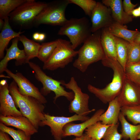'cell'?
Segmentation results:
<instances>
[{
    "label": "cell",
    "mask_w": 140,
    "mask_h": 140,
    "mask_svg": "<svg viewBox=\"0 0 140 140\" xmlns=\"http://www.w3.org/2000/svg\"><path fill=\"white\" fill-rule=\"evenodd\" d=\"M134 43H140V32L136 36L134 42Z\"/></svg>",
    "instance_id": "cell-40"
},
{
    "label": "cell",
    "mask_w": 140,
    "mask_h": 140,
    "mask_svg": "<svg viewBox=\"0 0 140 140\" xmlns=\"http://www.w3.org/2000/svg\"><path fill=\"white\" fill-rule=\"evenodd\" d=\"M121 112L134 125L140 124V106H122Z\"/></svg>",
    "instance_id": "cell-29"
},
{
    "label": "cell",
    "mask_w": 140,
    "mask_h": 140,
    "mask_svg": "<svg viewBox=\"0 0 140 140\" xmlns=\"http://www.w3.org/2000/svg\"><path fill=\"white\" fill-rule=\"evenodd\" d=\"M0 140H11L8 133L0 130Z\"/></svg>",
    "instance_id": "cell-36"
},
{
    "label": "cell",
    "mask_w": 140,
    "mask_h": 140,
    "mask_svg": "<svg viewBox=\"0 0 140 140\" xmlns=\"http://www.w3.org/2000/svg\"><path fill=\"white\" fill-rule=\"evenodd\" d=\"M9 85L5 80L0 82V114L5 116H23L17 108L9 89Z\"/></svg>",
    "instance_id": "cell-13"
},
{
    "label": "cell",
    "mask_w": 140,
    "mask_h": 140,
    "mask_svg": "<svg viewBox=\"0 0 140 140\" xmlns=\"http://www.w3.org/2000/svg\"><path fill=\"white\" fill-rule=\"evenodd\" d=\"M137 140L140 139V134L139 135L137 136Z\"/></svg>",
    "instance_id": "cell-43"
},
{
    "label": "cell",
    "mask_w": 140,
    "mask_h": 140,
    "mask_svg": "<svg viewBox=\"0 0 140 140\" xmlns=\"http://www.w3.org/2000/svg\"><path fill=\"white\" fill-rule=\"evenodd\" d=\"M47 4L34 0H27L10 14L9 19L21 26L31 25Z\"/></svg>",
    "instance_id": "cell-8"
},
{
    "label": "cell",
    "mask_w": 140,
    "mask_h": 140,
    "mask_svg": "<svg viewBox=\"0 0 140 140\" xmlns=\"http://www.w3.org/2000/svg\"><path fill=\"white\" fill-rule=\"evenodd\" d=\"M97 31L91 34L78 51V57L73 66L82 73L85 72L91 64L105 57L100 40V34Z\"/></svg>",
    "instance_id": "cell-3"
},
{
    "label": "cell",
    "mask_w": 140,
    "mask_h": 140,
    "mask_svg": "<svg viewBox=\"0 0 140 140\" xmlns=\"http://www.w3.org/2000/svg\"><path fill=\"white\" fill-rule=\"evenodd\" d=\"M108 103L107 110L100 116L99 121L107 125L116 124L119 123V116L122 107L117 97Z\"/></svg>",
    "instance_id": "cell-19"
},
{
    "label": "cell",
    "mask_w": 140,
    "mask_h": 140,
    "mask_svg": "<svg viewBox=\"0 0 140 140\" xmlns=\"http://www.w3.org/2000/svg\"><path fill=\"white\" fill-rule=\"evenodd\" d=\"M124 71L127 77L136 82H140V62L127 64Z\"/></svg>",
    "instance_id": "cell-30"
},
{
    "label": "cell",
    "mask_w": 140,
    "mask_h": 140,
    "mask_svg": "<svg viewBox=\"0 0 140 140\" xmlns=\"http://www.w3.org/2000/svg\"><path fill=\"white\" fill-rule=\"evenodd\" d=\"M57 45L52 54L44 63L43 69L50 71L64 68L72 62L78 54V51L73 49L71 42L61 39H58Z\"/></svg>",
    "instance_id": "cell-7"
},
{
    "label": "cell",
    "mask_w": 140,
    "mask_h": 140,
    "mask_svg": "<svg viewBox=\"0 0 140 140\" xmlns=\"http://www.w3.org/2000/svg\"><path fill=\"white\" fill-rule=\"evenodd\" d=\"M45 35L43 33H40L39 34V41H43L45 38Z\"/></svg>",
    "instance_id": "cell-41"
},
{
    "label": "cell",
    "mask_w": 140,
    "mask_h": 140,
    "mask_svg": "<svg viewBox=\"0 0 140 140\" xmlns=\"http://www.w3.org/2000/svg\"><path fill=\"white\" fill-rule=\"evenodd\" d=\"M140 62V43L130 44L128 50L127 64Z\"/></svg>",
    "instance_id": "cell-33"
},
{
    "label": "cell",
    "mask_w": 140,
    "mask_h": 140,
    "mask_svg": "<svg viewBox=\"0 0 140 140\" xmlns=\"http://www.w3.org/2000/svg\"><path fill=\"white\" fill-rule=\"evenodd\" d=\"M27 0H0V19H4Z\"/></svg>",
    "instance_id": "cell-27"
},
{
    "label": "cell",
    "mask_w": 140,
    "mask_h": 140,
    "mask_svg": "<svg viewBox=\"0 0 140 140\" xmlns=\"http://www.w3.org/2000/svg\"><path fill=\"white\" fill-rule=\"evenodd\" d=\"M9 89L17 108L38 130L40 123L45 119L44 104L34 98L22 94L13 80L9 85Z\"/></svg>",
    "instance_id": "cell-2"
},
{
    "label": "cell",
    "mask_w": 140,
    "mask_h": 140,
    "mask_svg": "<svg viewBox=\"0 0 140 140\" xmlns=\"http://www.w3.org/2000/svg\"><path fill=\"white\" fill-rule=\"evenodd\" d=\"M117 97L121 107L140 106V85L126 76Z\"/></svg>",
    "instance_id": "cell-12"
},
{
    "label": "cell",
    "mask_w": 140,
    "mask_h": 140,
    "mask_svg": "<svg viewBox=\"0 0 140 140\" xmlns=\"http://www.w3.org/2000/svg\"><path fill=\"white\" fill-rule=\"evenodd\" d=\"M104 112V109H100L97 110L91 117L82 123L75 124L71 122L67 123L63 128V138L71 136H74L75 137L82 136L83 131L87 127L100 121V117Z\"/></svg>",
    "instance_id": "cell-16"
},
{
    "label": "cell",
    "mask_w": 140,
    "mask_h": 140,
    "mask_svg": "<svg viewBox=\"0 0 140 140\" xmlns=\"http://www.w3.org/2000/svg\"><path fill=\"white\" fill-rule=\"evenodd\" d=\"M115 38L117 60L124 70L127 64L128 50L130 43L122 38L116 37Z\"/></svg>",
    "instance_id": "cell-25"
},
{
    "label": "cell",
    "mask_w": 140,
    "mask_h": 140,
    "mask_svg": "<svg viewBox=\"0 0 140 140\" xmlns=\"http://www.w3.org/2000/svg\"><path fill=\"white\" fill-rule=\"evenodd\" d=\"M139 83V84L140 85V82L139 83Z\"/></svg>",
    "instance_id": "cell-45"
},
{
    "label": "cell",
    "mask_w": 140,
    "mask_h": 140,
    "mask_svg": "<svg viewBox=\"0 0 140 140\" xmlns=\"http://www.w3.org/2000/svg\"><path fill=\"white\" fill-rule=\"evenodd\" d=\"M100 40L106 57L117 61L115 37L108 31L107 27L102 30Z\"/></svg>",
    "instance_id": "cell-20"
},
{
    "label": "cell",
    "mask_w": 140,
    "mask_h": 140,
    "mask_svg": "<svg viewBox=\"0 0 140 140\" xmlns=\"http://www.w3.org/2000/svg\"><path fill=\"white\" fill-rule=\"evenodd\" d=\"M103 65L113 71L112 81L105 87L100 88L89 84L87 89L102 102L107 104L117 97L123 87L126 76L124 70L117 61L105 57L101 60Z\"/></svg>",
    "instance_id": "cell-1"
},
{
    "label": "cell",
    "mask_w": 140,
    "mask_h": 140,
    "mask_svg": "<svg viewBox=\"0 0 140 140\" xmlns=\"http://www.w3.org/2000/svg\"><path fill=\"white\" fill-rule=\"evenodd\" d=\"M69 3L75 4L81 7L85 14L90 16L97 2L93 0H68Z\"/></svg>",
    "instance_id": "cell-32"
},
{
    "label": "cell",
    "mask_w": 140,
    "mask_h": 140,
    "mask_svg": "<svg viewBox=\"0 0 140 140\" xmlns=\"http://www.w3.org/2000/svg\"><path fill=\"white\" fill-rule=\"evenodd\" d=\"M0 123L21 130L28 136H31L38 132V130L31 122L23 116H5L0 115Z\"/></svg>",
    "instance_id": "cell-17"
},
{
    "label": "cell",
    "mask_w": 140,
    "mask_h": 140,
    "mask_svg": "<svg viewBox=\"0 0 140 140\" xmlns=\"http://www.w3.org/2000/svg\"><path fill=\"white\" fill-rule=\"evenodd\" d=\"M102 3L110 8L112 18L122 25L127 24L133 20V16L124 11L121 0H103Z\"/></svg>",
    "instance_id": "cell-18"
},
{
    "label": "cell",
    "mask_w": 140,
    "mask_h": 140,
    "mask_svg": "<svg viewBox=\"0 0 140 140\" xmlns=\"http://www.w3.org/2000/svg\"><path fill=\"white\" fill-rule=\"evenodd\" d=\"M28 64L34 72L36 79L42 84L43 87L40 91L43 96L47 95L51 91L53 92L55 95L53 98L54 103L57 99L61 96L65 97L70 101L73 99V92L66 91L62 86L65 83L64 80H56L47 75L38 65L30 61Z\"/></svg>",
    "instance_id": "cell-5"
},
{
    "label": "cell",
    "mask_w": 140,
    "mask_h": 140,
    "mask_svg": "<svg viewBox=\"0 0 140 140\" xmlns=\"http://www.w3.org/2000/svg\"><path fill=\"white\" fill-rule=\"evenodd\" d=\"M132 16L137 17H140V11L138 9H134L132 12Z\"/></svg>",
    "instance_id": "cell-38"
},
{
    "label": "cell",
    "mask_w": 140,
    "mask_h": 140,
    "mask_svg": "<svg viewBox=\"0 0 140 140\" xmlns=\"http://www.w3.org/2000/svg\"><path fill=\"white\" fill-rule=\"evenodd\" d=\"M18 37L19 40L22 43L24 47V50L26 57V63L31 59L37 57L41 45L30 39L24 35H20Z\"/></svg>",
    "instance_id": "cell-24"
},
{
    "label": "cell",
    "mask_w": 140,
    "mask_h": 140,
    "mask_svg": "<svg viewBox=\"0 0 140 140\" xmlns=\"http://www.w3.org/2000/svg\"><path fill=\"white\" fill-rule=\"evenodd\" d=\"M62 86L72 90L74 93V98L70 101L69 106L70 113L87 116L95 110L94 109L90 110L89 109L88 104L89 96L82 92L74 77H71L68 82L65 83Z\"/></svg>",
    "instance_id": "cell-9"
},
{
    "label": "cell",
    "mask_w": 140,
    "mask_h": 140,
    "mask_svg": "<svg viewBox=\"0 0 140 140\" xmlns=\"http://www.w3.org/2000/svg\"><path fill=\"white\" fill-rule=\"evenodd\" d=\"M0 130L9 134L14 140H31V136L27 135L23 131L9 127L0 123Z\"/></svg>",
    "instance_id": "cell-31"
},
{
    "label": "cell",
    "mask_w": 140,
    "mask_h": 140,
    "mask_svg": "<svg viewBox=\"0 0 140 140\" xmlns=\"http://www.w3.org/2000/svg\"><path fill=\"white\" fill-rule=\"evenodd\" d=\"M124 12L128 15H132V12L137 5L133 4L130 0H124L122 2Z\"/></svg>",
    "instance_id": "cell-35"
},
{
    "label": "cell",
    "mask_w": 140,
    "mask_h": 140,
    "mask_svg": "<svg viewBox=\"0 0 140 140\" xmlns=\"http://www.w3.org/2000/svg\"><path fill=\"white\" fill-rule=\"evenodd\" d=\"M40 33L38 32H36L33 35L32 37L33 39L36 40H38Z\"/></svg>",
    "instance_id": "cell-39"
},
{
    "label": "cell",
    "mask_w": 140,
    "mask_h": 140,
    "mask_svg": "<svg viewBox=\"0 0 140 140\" xmlns=\"http://www.w3.org/2000/svg\"><path fill=\"white\" fill-rule=\"evenodd\" d=\"M111 125L104 124L98 121L87 127L85 130V134L92 140H101L107 129Z\"/></svg>",
    "instance_id": "cell-26"
},
{
    "label": "cell",
    "mask_w": 140,
    "mask_h": 140,
    "mask_svg": "<svg viewBox=\"0 0 140 140\" xmlns=\"http://www.w3.org/2000/svg\"><path fill=\"white\" fill-rule=\"evenodd\" d=\"M5 72L13 79L17 84L20 92L22 95L32 97L43 104L47 102L44 96L37 87L19 72L14 73L8 68Z\"/></svg>",
    "instance_id": "cell-11"
},
{
    "label": "cell",
    "mask_w": 140,
    "mask_h": 140,
    "mask_svg": "<svg viewBox=\"0 0 140 140\" xmlns=\"http://www.w3.org/2000/svg\"><path fill=\"white\" fill-rule=\"evenodd\" d=\"M69 4L68 0L55 1L47 3L35 19L33 24L62 26L67 20L65 11Z\"/></svg>",
    "instance_id": "cell-6"
},
{
    "label": "cell",
    "mask_w": 140,
    "mask_h": 140,
    "mask_svg": "<svg viewBox=\"0 0 140 140\" xmlns=\"http://www.w3.org/2000/svg\"><path fill=\"white\" fill-rule=\"evenodd\" d=\"M44 115L45 119L40 123V127L49 126L55 140H62L63 128L67 123L77 121H84L90 118L87 116L76 114L69 117L54 116L47 113H45Z\"/></svg>",
    "instance_id": "cell-10"
},
{
    "label": "cell",
    "mask_w": 140,
    "mask_h": 140,
    "mask_svg": "<svg viewBox=\"0 0 140 140\" xmlns=\"http://www.w3.org/2000/svg\"><path fill=\"white\" fill-rule=\"evenodd\" d=\"M3 20L0 19V29L1 30L3 28L4 24V21Z\"/></svg>",
    "instance_id": "cell-42"
},
{
    "label": "cell",
    "mask_w": 140,
    "mask_h": 140,
    "mask_svg": "<svg viewBox=\"0 0 140 140\" xmlns=\"http://www.w3.org/2000/svg\"><path fill=\"white\" fill-rule=\"evenodd\" d=\"M119 123L110 125L107 129L103 137V140H121L122 137L119 133L118 128Z\"/></svg>",
    "instance_id": "cell-34"
},
{
    "label": "cell",
    "mask_w": 140,
    "mask_h": 140,
    "mask_svg": "<svg viewBox=\"0 0 140 140\" xmlns=\"http://www.w3.org/2000/svg\"><path fill=\"white\" fill-rule=\"evenodd\" d=\"M119 121L121 125V134L124 140H137V136L140 134V124H132L126 119L125 116L121 112Z\"/></svg>",
    "instance_id": "cell-23"
},
{
    "label": "cell",
    "mask_w": 140,
    "mask_h": 140,
    "mask_svg": "<svg viewBox=\"0 0 140 140\" xmlns=\"http://www.w3.org/2000/svg\"><path fill=\"white\" fill-rule=\"evenodd\" d=\"M91 28V26H90L89 21L86 17L72 18L67 20L61 26L58 34L67 36L75 50L83 43L90 36Z\"/></svg>",
    "instance_id": "cell-4"
},
{
    "label": "cell",
    "mask_w": 140,
    "mask_h": 140,
    "mask_svg": "<svg viewBox=\"0 0 140 140\" xmlns=\"http://www.w3.org/2000/svg\"><path fill=\"white\" fill-rule=\"evenodd\" d=\"M110 9L102 3L97 2L91 17V31L94 33L101 28L108 27L113 22Z\"/></svg>",
    "instance_id": "cell-14"
},
{
    "label": "cell",
    "mask_w": 140,
    "mask_h": 140,
    "mask_svg": "<svg viewBox=\"0 0 140 140\" xmlns=\"http://www.w3.org/2000/svg\"><path fill=\"white\" fill-rule=\"evenodd\" d=\"M108 30L114 36L123 39L130 44L134 43L139 32L127 29L125 26L117 22H113L107 27Z\"/></svg>",
    "instance_id": "cell-22"
},
{
    "label": "cell",
    "mask_w": 140,
    "mask_h": 140,
    "mask_svg": "<svg viewBox=\"0 0 140 140\" xmlns=\"http://www.w3.org/2000/svg\"><path fill=\"white\" fill-rule=\"evenodd\" d=\"M18 37L12 39V44L8 48L6 49V54L0 62V73L1 74L7 68L8 62L11 60H16V66L26 63V57L24 50H20L18 46Z\"/></svg>",
    "instance_id": "cell-15"
},
{
    "label": "cell",
    "mask_w": 140,
    "mask_h": 140,
    "mask_svg": "<svg viewBox=\"0 0 140 140\" xmlns=\"http://www.w3.org/2000/svg\"><path fill=\"white\" fill-rule=\"evenodd\" d=\"M58 39L51 41L42 43L39 48L37 58L44 63L50 58L56 48Z\"/></svg>",
    "instance_id": "cell-28"
},
{
    "label": "cell",
    "mask_w": 140,
    "mask_h": 140,
    "mask_svg": "<svg viewBox=\"0 0 140 140\" xmlns=\"http://www.w3.org/2000/svg\"><path fill=\"white\" fill-rule=\"evenodd\" d=\"M4 24L0 34V59H3L4 51L10 41L12 39L18 37L24 31L17 32L12 29L9 24L8 17L4 19Z\"/></svg>",
    "instance_id": "cell-21"
},
{
    "label": "cell",
    "mask_w": 140,
    "mask_h": 140,
    "mask_svg": "<svg viewBox=\"0 0 140 140\" xmlns=\"http://www.w3.org/2000/svg\"><path fill=\"white\" fill-rule=\"evenodd\" d=\"M138 9L140 11V6H139L138 8Z\"/></svg>",
    "instance_id": "cell-44"
},
{
    "label": "cell",
    "mask_w": 140,
    "mask_h": 140,
    "mask_svg": "<svg viewBox=\"0 0 140 140\" xmlns=\"http://www.w3.org/2000/svg\"><path fill=\"white\" fill-rule=\"evenodd\" d=\"M72 140H92L86 134H83L81 136L79 137H75Z\"/></svg>",
    "instance_id": "cell-37"
}]
</instances>
